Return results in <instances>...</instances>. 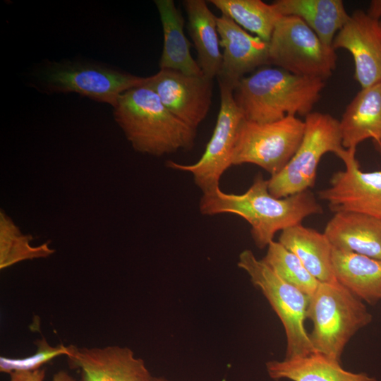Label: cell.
I'll return each mask as SVG.
<instances>
[{
	"label": "cell",
	"instance_id": "d4e9b609",
	"mask_svg": "<svg viewBox=\"0 0 381 381\" xmlns=\"http://www.w3.org/2000/svg\"><path fill=\"white\" fill-rule=\"evenodd\" d=\"M32 236L23 234L4 211L0 212V269L11 267L19 262L44 258L54 253L49 242L33 246Z\"/></svg>",
	"mask_w": 381,
	"mask_h": 381
},
{
	"label": "cell",
	"instance_id": "83f0119b",
	"mask_svg": "<svg viewBox=\"0 0 381 381\" xmlns=\"http://www.w3.org/2000/svg\"><path fill=\"white\" fill-rule=\"evenodd\" d=\"M9 381H43L45 369L40 368L32 371H13L9 374Z\"/></svg>",
	"mask_w": 381,
	"mask_h": 381
},
{
	"label": "cell",
	"instance_id": "30bf717a",
	"mask_svg": "<svg viewBox=\"0 0 381 381\" xmlns=\"http://www.w3.org/2000/svg\"><path fill=\"white\" fill-rule=\"evenodd\" d=\"M220 108L212 135L199 160L183 164L169 160L167 167L175 170L189 172L195 184L207 193L219 187L223 174L232 166V156L238 133L244 120L233 95L234 88L219 82Z\"/></svg>",
	"mask_w": 381,
	"mask_h": 381
},
{
	"label": "cell",
	"instance_id": "ba28073f",
	"mask_svg": "<svg viewBox=\"0 0 381 381\" xmlns=\"http://www.w3.org/2000/svg\"><path fill=\"white\" fill-rule=\"evenodd\" d=\"M335 50L324 44L314 31L296 16H282L269 41V62L294 75L330 77L336 68Z\"/></svg>",
	"mask_w": 381,
	"mask_h": 381
},
{
	"label": "cell",
	"instance_id": "5bb4252c",
	"mask_svg": "<svg viewBox=\"0 0 381 381\" xmlns=\"http://www.w3.org/2000/svg\"><path fill=\"white\" fill-rule=\"evenodd\" d=\"M67 358L70 368L80 370V381H149L152 377L145 361L126 346L73 345Z\"/></svg>",
	"mask_w": 381,
	"mask_h": 381
},
{
	"label": "cell",
	"instance_id": "2e32d148",
	"mask_svg": "<svg viewBox=\"0 0 381 381\" xmlns=\"http://www.w3.org/2000/svg\"><path fill=\"white\" fill-rule=\"evenodd\" d=\"M324 234L335 248L381 260V219L353 212H337Z\"/></svg>",
	"mask_w": 381,
	"mask_h": 381
},
{
	"label": "cell",
	"instance_id": "4fadbf2b",
	"mask_svg": "<svg viewBox=\"0 0 381 381\" xmlns=\"http://www.w3.org/2000/svg\"><path fill=\"white\" fill-rule=\"evenodd\" d=\"M332 48L353 56L354 78L361 88L381 82V25L367 12L356 10L336 34Z\"/></svg>",
	"mask_w": 381,
	"mask_h": 381
},
{
	"label": "cell",
	"instance_id": "4316f807",
	"mask_svg": "<svg viewBox=\"0 0 381 381\" xmlns=\"http://www.w3.org/2000/svg\"><path fill=\"white\" fill-rule=\"evenodd\" d=\"M37 351L32 355L25 358L0 357V371L9 374L13 371H32L40 368L45 363L60 356L68 357L73 351V345L59 344L51 346L44 339L36 341Z\"/></svg>",
	"mask_w": 381,
	"mask_h": 381
},
{
	"label": "cell",
	"instance_id": "44dd1931",
	"mask_svg": "<svg viewBox=\"0 0 381 381\" xmlns=\"http://www.w3.org/2000/svg\"><path fill=\"white\" fill-rule=\"evenodd\" d=\"M272 4L281 16L301 18L329 47L350 16L341 0H277Z\"/></svg>",
	"mask_w": 381,
	"mask_h": 381
},
{
	"label": "cell",
	"instance_id": "7c38bea8",
	"mask_svg": "<svg viewBox=\"0 0 381 381\" xmlns=\"http://www.w3.org/2000/svg\"><path fill=\"white\" fill-rule=\"evenodd\" d=\"M145 85L159 96L165 107L189 127L195 129L210 110L213 79L171 69H160L147 77Z\"/></svg>",
	"mask_w": 381,
	"mask_h": 381
},
{
	"label": "cell",
	"instance_id": "7402d4cb",
	"mask_svg": "<svg viewBox=\"0 0 381 381\" xmlns=\"http://www.w3.org/2000/svg\"><path fill=\"white\" fill-rule=\"evenodd\" d=\"M183 6L188 16V32L197 51V63L203 75L213 79L219 74L222 62L217 17L204 0H186Z\"/></svg>",
	"mask_w": 381,
	"mask_h": 381
},
{
	"label": "cell",
	"instance_id": "1f68e13d",
	"mask_svg": "<svg viewBox=\"0 0 381 381\" xmlns=\"http://www.w3.org/2000/svg\"><path fill=\"white\" fill-rule=\"evenodd\" d=\"M375 144L379 147L380 150L381 151V141L378 143H375Z\"/></svg>",
	"mask_w": 381,
	"mask_h": 381
},
{
	"label": "cell",
	"instance_id": "f1b7e54d",
	"mask_svg": "<svg viewBox=\"0 0 381 381\" xmlns=\"http://www.w3.org/2000/svg\"><path fill=\"white\" fill-rule=\"evenodd\" d=\"M367 13L373 18L381 20V0H375L370 2Z\"/></svg>",
	"mask_w": 381,
	"mask_h": 381
},
{
	"label": "cell",
	"instance_id": "4dcf8cb0",
	"mask_svg": "<svg viewBox=\"0 0 381 381\" xmlns=\"http://www.w3.org/2000/svg\"><path fill=\"white\" fill-rule=\"evenodd\" d=\"M149 381H170L163 377H152Z\"/></svg>",
	"mask_w": 381,
	"mask_h": 381
},
{
	"label": "cell",
	"instance_id": "8fae6325",
	"mask_svg": "<svg viewBox=\"0 0 381 381\" xmlns=\"http://www.w3.org/2000/svg\"><path fill=\"white\" fill-rule=\"evenodd\" d=\"M356 149L343 148L336 155L345 169L334 172L330 186L318 192L334 213L353 212L381 219V171H363L356 158Z\"/></svg>",
	"mask_w": 381,
	"mask_h": 381
},
{
	"label": "cell",
	"instance_id": "9a60e30c",
	"mask_svg": "<svg viewBox=\"0 0 381 381\" xmlns=\"http://www.w3.org/2000/svg\"><path fill=\"white\" fill-rule=\"evenodd\" d=\"M219 44L223 48L218 82L233 88L246 75L269 62V42L246 32L231 18L217 17Z\"/></svg>",
	"mask_w": 381,
	"mask_h": 381
},
{
	"label": "cell",
	"instance_id": "5b68a950",
	"mask_svg": "<svg viewBox=\"0 0 381 381\" xmlns=\"http://www.w3.org/2000/svg\"><path fill=\"white\" fill-rule=\"evenodd\" d=\"M32 78L33 85L44 93L74 92L113 107L123 92L147 80L83 60L48 61L34 70Z\"/></svg>",
	"mask_w": 381,
	"mask_h": 381
},
{
	"label": "cell",
	"instance_id": "f546056e",
	"mask_svg": "<svg viewBox=\"0 0 381 381\" xmlns=\"http://www.w3.org/2000/svg\"><path fill=\"white\" fill-rule=\"evenodd\" d=\"M52 381H75V380L67 372L59 370L53 375Z\"/></svg>",
	"mask_w": 381,
	"mask_h": 381
},
{
	"label": "cell",
	"instance_id": "7a4b0ae2",
	"mask_svg": "<svg viewBox=\"0 0 381 381\" xmlns=\"http://www.w3.org/2000/svg\"><path fill=\"white\" fill-rule=\"evenodd\" d=\"M324 86L320 78L265 67L243 78L233 95L245 120L265 123L289 116L306 117L320 100Z\"/></svg>",
	"mask_w": 381,
	"mask_h": 381
},
{
	"label": "cell",
	"instance_id": "603a6c76",
	"mask_svg": "<svg viewBox=\"0 0 381 381\" xmlns=\"http://www.w3.org/2000/svg\"><path fill=\"white\" fill-rule=\"evenodd\" d=\"M164 34L160 69H171L187 75H203L190 54L191 44L184 35V20L172 0H156Z\"/></svg>",
	"mask_w": 381,
	"mask_h": 381
},
{
	"label": "cell",
	"instance_id": "9c48e42d",
	"mask_svg": "<svg viewBox=\"0 0 381 381\" xmlns=\"http://www.w3.org/2000/svg\"><path fill=\"white\" fill-rule=\"evenodd\" d=\"M305 121L289 116L271 123L243 120L232 156V165L255 164L271 176L281 171L302 140Z\"/></svg>",
	"mask_w": 381,
	"mask_h": 381
},
{
	"label": "cell",
	"instance_id": "d6986e66",
	"mask_svg": "<svg viewBox=\"0 0 381 381\" xmlns=\"http://www.w3.org/2000/svg\"><path fill=\"white\" fill-rule=\"evenodd\" d=\"M332 261L340 284L370 305L381 300V260L333 247Z\"/></svg>",
	"mask_w": 381,
	"mask_h": 381
},
{
	"label": "cell",
	"instance_id": "484cf974",
	"mask_svg": "<svg viewBox=\"0 0 381 381\" xmlns=\"http://www.w3.org/2000/svg\"><path fill=\"white\" fill-rule=\"evenodd\" d=\"M261 260L283 280L308 297L313 294L320 283L297 256L279 241H273L268 245L267 253Z\"/></svg>",
	"mask_w": 381,
	"mask_h": 381
},
{
	"label": "cell",
	"instance_id": "d6a6232c",
	"mask_svg": "<svg viewBox=\"0 0 381 381\" xmlns=\"http://www.w3.org/2000/svg\"><path fill=\"white\" fill-rule=\"evenodd\" d=\"M380 25H381V20H380Z\"/></svg>",
	"mask_w": 381,
	"mask_h": 381
},
{
	"label": "cell",
	"instance_id": "6da1fadb",
	"mask_svg": "<svg viewBox=\"0 0 381 381\" xmlns=\"http://www.w3.org/2000/svg\"><path fill=\"white\" fill-rule=\"evenodd\" d=\"M199 210L204 215L229 213L242 217L250 224L251 236L260 249L274 241L277 232L323 212L310 190L285 198L273 196L269 192L267 180L260 174L243 193H227L219 187L202 193Z\"/></svg>",
	"mask_w": 381,
	"mask_h": 381
},
{
	"label": "cell",
	"instance_id": "52a82bcc",
	"mask_svg": "<svg viewBox=\"0 0 381 381\" xmlns=\"http://www.w3.org/2000/svg\"><path fill=\"white\" fill-rule=\"evenodd\" d=\"M297 150L278 174L267 179L269 192L280 198L308 190L315 185L318 164L327 152L343 149L339 121L328 114L311 112Z\"/></svg>",
	"mask_w": 381,
	"mask_h": 381
},
{
	"label": "cell",
	"instance_id": "ac0fdd59",
	"mask_svg": "<svg viewBox=\"0 0 381 381\" xmlns=\"http://www.w3.org/2000/svg\"><path fill=\"white\" fill-rule=\"evenodd\" d=\"M266 369L270 377L274 380L377 381L365 373L346 370L339 361L318 352L285 358L282 361H269Z\"/></svg>",
	"mask_w": 381,
	"mask_h": 381
},
{
	"label": "cell",
	"instance_id": "3957f363",
	"mask_svg": "<svg viewBox=\"0 0 381 381\" xmlns=\"http://www.w3.org/2000/svg\"><path fill=\"white\" fill-rule=\"evenodd\" d=\"M114 108V118L138 152L162 156L194 145L196 130L171 113L145 85L123 92Z\"/></svg>",
	"mask_w": 381,
	"mask_h": 381
},
{
	"label": "cell",
	"instance_id": "e0dca14e",
	"mask_svg": "<svg viewBox=\"0 0 381 381\" xmlns=\"http://www.w3.org/2000/svg\"><path fill=\"white\" fill-rule=\"evenodd\" d=\"M339 127L345 149H356L368 139L381 141V82L361 88L345 109Z\"/></svg>",
	"mask_w": 381,
	"mask_h": 381
},
{
	"label": "cell",
	"instance_id": "cb8c5ba5",
	"mask_svg": "<svg viewBox=\"0 0 381 381\" xmlns=\"http://www.w3.org/2000/svg\"><path fill=\"white\" fill-rule=\"evenodd\" d=\"M222 14L231 18L241 28L269 42L274 28L282 16L272 4L261 0H210Z\"/></svg>",
	"mask_w": 381,
	"mask_h": 381
},
{
	"label": "cell",
	"instance_id": "ffe728a7",
	"mask_svg": "<svg viewBox=\"0 0 381 381\" xmlns=\"http://www.w3.org/2000/svg\"><path fill=\"white\" fill-rule=\"evenodd\" d=\"M278 241L320 282H337L332 267L333 246L324 233L301 224L282 231Z\"/></svg>",
	"mask_w": 381,
	"mask_h": 381
},
{
	"label": "cell",
	"instance_id": "8992f818",
	"mask_svg": "<svg viewBox=\"0 0 381 381\" xmlns=\"http://www.w3.org/2000/svg\"><path fill=\"white\" fill-rule=\"evenodd\" d=\"M237 265L248 274L282 322L286 338L285 358L315 352L305 327L309 297L283 280L250 250L239 254Z\"/></svg>",
	"mask_w": 381,
	"mask_h": 381
},
{
	"label": "cell",
	"instance_id": "277c9868",
	"mask_svg": "<svg viewBox=\"0 0 381 381\" xmlns=\"http://www.w3.org/2000/svg\"><path fill=\"white\" fill-rule=\"evenodd\" d=\"M306 316L313 325L309 337L315 352L339 362L351 338L373 320L363 301L338 282L320 283Z\"/></svg>",
	"mask_w": 381,
	"mask_h": 381
}]
</instances>
